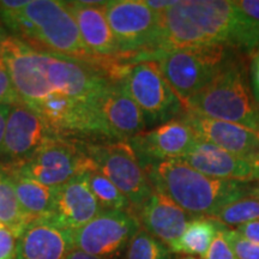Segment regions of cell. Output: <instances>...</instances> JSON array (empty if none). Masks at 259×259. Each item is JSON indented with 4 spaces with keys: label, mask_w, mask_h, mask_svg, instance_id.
Wrapping results in <instances>:
<instances>
[{
    "label": "cell",
    "mask_w": 259,
    "mask_h": 259,
    "mask_svg": "<svg viewBox=\"0 0 259 259\" xmlns=\"http://www.w3.org/2000/svg\"><path fill=\"white\" fill-rule=\"evenodd\" d=\"M0 57L19 105L40 115L60 136H101L97 102L116 78V60L85 61L46 53L9 35L0 37Z\"/></svg>",
    "instance_id": "6da1fadb"
},
{
    "label": "cell",
    "mask_w": 259,
    "mask_h": 259,
    "mask_svg": "<svg viewBox=\"0 0 259 259\" xmlns=\"http://www.w3.org/2000/svg\"><path fill=\"white\" fill-rule=\"evenodd\" d=\"M225 46L246 58L259 53V21L228 0H179L160 12L156 51Z\"/></svg>",
    "instance_id": "7a4b0ae2"
},
{
    "label": "cell",
    "mask_w": 259,
    "mask_h": 259,
    "mask_svg": "<svg viewBox=\"0 0 259 259\" xmlns=\"http://www.w3.org/2000/svg\"><path fill=\"white\" fill-rule=\"evenodd\" d=\"M0 21L31 47L46 53L85 61L88 56L66 2L0 0Z\"/></svg>",
    "instance_id": "3957f363"
},
{
    "label": "cell",
    "mask_w": 259,
    "mask_h": 259,
    "mask_svg": "<svg viewBox=\"0 0 259 259\" xmlns=\"http://www.w3.org/2000/svg\"><path fill=\"white\" fill-rule=\"evenodd\" d=\"M154 190L166 194L193 218L210 219L227 204L251 193L253 181L222 180L199 173L183 160L144 168Z\"/></svg>",
    "instance_id": "277c9868"
},
{
    "label": "cell",
    "mask_w": 259,
    "mask_h": 259,
    "mask_svg": "<svg viewBox=\"0 0 259 259\" xmlns=\"http://www.w3.org/2000/svg\"><path fill=\"white\" fill-rule=\"evenodd\" d=\"M248 60L233 53L215 78L187 102L185 111L234 122L258 134L259 106L251 90Z\"/></svg>",
    "instance_id": "5b68a950"
},
{
    "label": "cell",
    "mask_w": 259,
    "mask_h": 259,
    "mask_svg": "<svg viewBox=\"0 0 259 259\" xmlns=\"http://www.w3.org/2000/svg\"><path fill=\"white\" fill-rule=\"evenodd\" d=\"M233 53L236 52L225 46H203L160 52L147 60L156 61L185 107L215 78Z\"/></svg>",
    "instance_id": "8992f818"
},
{
    "label": "cell",
    "mask_w": 259,
    "mask_h": 259,
    "mask_svg": "<svg viewBox=\"0 0 259 259\" xmlns=\"http://www.w3.org/2000/svg\"><path fill=\"white\" fill-rule=\"evenodd\" d=\"M119 79L141 109L147 127H156L185 112L184 103L168 84L156 61H125Z\"/></svg>",
    "instance_id": "52a82bcc"
},
{
    "label": "cell",
    "mask_w": 259,
    "mask_h": 259,
    "mask_svg": "<svg viewBox=\"0 0 259 259\" xmlns=\"http://www.w3.org/2000/svg\"><path fill=\"white\" fill-rule=\"evenodd\" d=\"M106 15L122 61H138L156 51L160 38V12L143 0L106 2Z\"/></svg>",
    "instance_id": "ba28073f"
},
{
    "label": "cell",
    "mask_w": 259,
    "mask_h": 259,
    "mask_svg": "<svg viewBox=\"0 0 259 259\" xmlns=\"http://www.w3.org/2000/svg\"><path fill=\"white\" fill-rule=\"evenodd\" d=\"M88 157L128 200L130 208L137 213L150 198L154 187L139 163L137 155L127 142L108 141L105 143H84Z\"/></svg>",
    "instance_id": "9c48e42d"
},
{
    "label": "cell",
    "mask_w": 259,
    "mask_h": 259,
    "mask_svg": "<svg viewBox=\"0 0 259 259\" xmlns=\"http://www.w3.org/2000/svg\"><path fill=\"white\" fill-rule=\"evenodd\" d=\"M9 166L50 187L60 186L79 174L95 169L84 143L71 141L65 136L50 139L23 163Z\"/></svg>",
    "instance_id": "30bf717a"
},
{
    "label": "cell",
    "mask_w": 259,
    "mask_h": 259,
    "mask_svg": "<svg viewBox=\"0 0 259 259\" xmlns=\"http://www.w3.org/2000/svg\"><path fill=\"white\" fill-rule=\"evenodd\" d=\"M139 228L141 223L132 210H103L72 232L73 246L96 257L116 259Z\"/></svg>",
    "instance_id": "8fae6325"
},
{
    "label": "cell",
    "mask_w": 259,
    "mask_h": 259,
    "mask_svg": "<svg viewBox=\"0 0 259 259\" xmlns=\"http://www.w3.org/2000/svg\"><path fill=\"white\" fill-rule=\"evenodd\" d=\"M199 139L181 116L143 131L130 139L141 163L145 167L158 162L183 160Z\"/></svg>",
    "instance_id": "7c38bea8"
},
{
    "label": "cell",
    "mask_w": 259,
    "mask_h": 259,
    "mask_svg": "<svg viewBox=\"0 0 259 259\" xmlns=\"http://www.w3.org/2000/svg\"><path fill=\"white\" fill-rule=\"evenodd\" d=\"M57 136L60 135L31 109L22 105L12 106L6 122L0 158L5 164L23 163Z\"/></svg>",
    "instance_id": "4fadbf2b"
},
{
    "label": "cell",
    "mask_w": 259,
    "mask_h": 259,
    "mask_svg": "<svg viewBox=\"0 0 259 259\" xmlns=\"http://www.w3.org/2000/svg\"><path fill=\"white\" fill-rule=\"evenodd\" d=\"M97 113L109 141L128 142L147 128L141 109L125 92L120 79L112 80L100 96Z\"/></svg>",
    "instance_id": "5bb4252c"
},
{
    "label": "cell",
    "mask_w": 259,
    "mask_h": 259,
    "mask_svg": "<svg viewBox=\"0 0 259 259\" xmlns=\"http://www.w3.org/2000/svg\"><path fill=\"white\" fill-rule=\"evenodd\" d=\"M83 46L93 60L119 59V48L106 15V2H66Z\"/></svg>",
    "instance_id": "9a60e30c"
},
{
    "label": "cell",
    "mask_w": 259,
    "mask_h": 259,
    "mask_svg": "<svg viewBox=\"0 0 259 259\" xmlns=\"http://www.w3.org/2000/svg\"><path fill=\"white\" fill-rule=\"evenodd\" d=\"M73 248L72 232L51 218H38L19 233L15 259H65Z\"/></svg>",
    "instance_id": "2e32d148"
},
{
    "label": "cell",
    "mask_w": 259,
    "mask_h": 259,
    "mask_svg": "<svg viewBox=\"0 0 259 259\" xmlns=\"http://www.w3.org/2000/svg\"><path fill=\"white\" fill-rule=\"evenodd\" d=\"M102 211L90 191L85 171L63 185L54 187L53 208L48 218L73 232Z\"/></svg>",
    "instance_id": "e0dca14e"
},
{
    "label": "cell",
    "mask_w": 259,
    "mask_h": 259,
    "mask_svg": "<svg viewBox=\"0 0 259 259\" xmlns=\"http://www.w3.org/2000/svg\"><path fill=\"white\" fill-rule=\"evenodd\" d=\"M192 128L199 141L246 158L259 150V134L245 126L208 118L198 113L185 111L180 115Z\"/></svg>",
    "instance_id": "ac0fdd59"
},
{
    "label": "cell",
    "mask_w": 259,
    "mask_h": 259,
    "mask_svg": "<svg viewBox=\"0 0 259 259\" xmlns=\"http://www.w3.org/2000/svg\"><path fill=\"white\" fill-rule=\"evenodd\" d=\"M136 216L142 228L163 242L170 251H173L189 223L197 219L156 190Z\"/></svg>",
    "instance_id": "d6986e66"
},
{
    "label": "cell",
    "mask_w": 259,
    "mask_h": 259,
    "mask_svg": "<svg viewBox=\"0 0 259 259\" xmlns=\"http://www.w3.org/2000/svg\"><path fill=\"white\" fill-rule=\"evenodd\" d=\"M183 161L199 173L215 179L252 181L251 167L246 158L206 142H197Z\"/></svg>",
    "instance_id": "ffe728a7"
},
{
    "label": "cell",
    "mask_w": 259,
    "mask_h": 259,
    "mask_svg": "<svg viewBox=\"0 0 259 259\" xmlns=\"http://www.w3.org/2000/svg\"><path fill=\"white\" fill-rule=\"evenodd\" d=\"M5 164V163H3ZM12 184H14L18 202L28 219L48 218L53 208L54 187H50L31 179L9 164H5Z\"/></svg>",
    "instance_id": "44dd1931"
},
{
    "label": "cell",
    "mask_w": 259,
    "mask_h": 259,
    "mask_svg": "<svg viewBox=\"0 0 259 259\" xmlns=\"http://www.w3.org/2000/svg\"><path fill=\"white\" fill-rule=\"evenodd\" d=\"M219 228L220 223L211 219H193L186 227L185 232L171 252L178 254H186L190 257L199 255L204 258L218 234Z\"/></svg>",
    "instance_id": "7402d4cb"
},
{
    "label": "cell",
    "mask_w": 259,
    "mask_h": 259,
    "mask_svg": "<svg viewBox=\"0 0 259 259\" xmlns=\"http://www.w3.org/2000/svg\"><path fill=\"white\" fill-rule=\"evenodd\" d=\"M28 222L30 220L18 202L9 171L5 164L0 163V225L8 227L18 236Z\"/></svg>",
    "instance_id": "603a6c76"
},
{
    "label": "cell",
    "mask_w": 259,
    "mask_h": 259,
    "mask_svg": "<svg viewBox=\"0 0 259 259\" xmlns=\"http://www.w3.org/2000/svg\"><path fill=\"white\" fill-rule=\"evenodd\" d=\"M210 219L227 228H238L245 223L259 221V198L251 191L247 196L222 206Z\"/></svg>",
    "instance_id": "cb8c5ba5"
},
{
    "label": "cell",
    "mask_w": 259,
    "mask_h": 259,
    "mask_svg": "<svg viewBox=\"0 0 259 259\" xmlns=\"http://www.w3.org/2000/svg\"><path fill=\"white\" fill-rule=\"evenodd\" d=\"M87 179L90 191L102 210H131L126 197L101 171L97 169L88 170Z\"/></svg>",
    "instance_id": "d4e9b609"
},
{
    "label": "cell",
    "mask_w": 259,
    "mask_h": 259,
    "mask_svg": "<svg viewBox=\"0 0 259 259\" xmlns=\"http://www.w3.org/2000/svg\"><path fill=\"white\" fill-rule=\"evenodd\" d=\"M173 252L163 242L139 228L124 252V259H174Z\"/></svg>",
    "instance_id": "484cf974"
},
{
    "label": "cell",
    "mask_w": 259,
    "mask_h": 259,
    "mask_svg": "<svg viewBox=\"0 0 259 259\" xmlns=\"http://www.w3.org/2000/svg\"><path fill=\"white\" fill-rule=\"evenodd\" d=\"M222 232L236 259H259V244L247 240L236 229L223 226Z\"/></svg>",
    "instance_id": "4316f807"
},
{
    "label": "cell",
    "mask_w": 259,
    "mask_h": 259,
    "mask_svg": "<svg viewBox=\"0 0 259 259\" xmlns=\"http://www.w3.org/2000/svg\"><path fill=\"white\" fill-rule=\"evenodd\" d=\"M0 103L10 106L19 105L18 95L2 57H0Z\"/></svg>",
    "instance_id": "83f0119b"
},
{
    "label": "cell",
    "mask_w": 259,
    "mask_h": 259,
    "mask_svg": "<svg viewBox=\"0 0 259 259\" xmlns=\"http://www.w3.org/2000/svg\"><path fill=\"white\" fill-rule=\"evenodd\" d=\"M222 227L223 226L220 225L218 234L210 245L206 254L204 255V259H236L234 252L223 235Z\"/></svg>",
    "instance_id": "f1b7e54d"
},
{
    "label": "cell",
    "mask_w": 259,
    "mask_h": 259,
    "mask_svg": "<svg viewBox=\"0 0 259 259\" xmlns=\"http://www.w3.org/2000/svg\"><path fill=\"white\" fill-rule=\"evenodd\" d=\"M17 238L11 229L0 225V259H15Z\"/></svg>",
    "instance_id": "f546056e"
},
{
    "label": "cell",
    "mask_w": 259,
    "mask_h": 259,
    "mask_svg": "<svg viewBox=\"0 0 259 259\" xmlns=\"http://www.w3.org/2000/svg\"><path fill=\"white\" fill-rule=\"evenodd\" d=\"M248 77L254 101L259 106V53L252 56L248 60Z\"/></svg>",
    "instance_id": "4dcf8cb0"
},
{
    "label": "cell",
    "mask_w": 259,
    "mask_h": 259,
    "mask_svg": "<svg viewBox=\"0 0 259 259\" xmlns=\"http://www.w3.org/2000/svg\"><path fill=\"white\" fill-rule=\"evenodd\" d=\"M235 229L247 240L259 244V221L245 223Z\"/></svg>",
    "instance_id": "1f68e13d"
},
{
    "label": "cell",
    "mask_w": 259,
    "mask_h": 259,
    "mask_svg": "<svg viewBox=\"0 0 259 259\" xmlns=\"http://www.w3.org/2000/svg\"><path fill=\"white\" fill-rule=\"evenodd\" d=\"M234 4L244 14L259 21V0H238Z\"/></svg>",
    "instance_id": "d6a6232c"
},
{
    "label": "cell",
    "mask_w": 259,
    "mask_h": 259,
    "mask_svg": "<svg viewBox=\"0 0 259 259\" xmlns=\"http://www.w3.org/2000/svg\"><path fill=\"white\" fill-rule=\"evenodd\" d=\"M11 107L12 106H10V105L0 103V156H2L3 145H4L6 122H8L9 114H10V112H11Z\"/></svg>",
    "instance_id": "836d02e7"
},
{
    "label": "cell",
    "mask_w": 259,
    "mask_h": 259,
    "mask_svg": "<svg viewBox=\"0 0 259 259\" xmlns=\"http://www.w3.org/2000/svg\"><path fill=\"white\" fill-rule=\"evenodd\" d=\"M246 160L250 163L252 181H253V183H259V150H257L253 154H251L250 156L246 157Z\"/></svg>",
    "instance_id": "e575fe53"
},
{
    "label": "cell",
    "mask_w": 259,
    "mask_h": 259,
    "mask_svg": "<svg viewBox=\"0 0 259 259\" xmlns=\"http://www.w3.org/2000/svg\"><path fill=\"white\" fill-rule=\"evenodd\" d=\"M176 3V0H167V2H162V0H148V2H145V4L150 9L155 10V11L161 12L167 10L168 8H170V6H173Z\"/></svg>",
    "instance_id": "d590c367"
},
{
    "label": "cell",
    "mask_w": 259,
    "mask_h": 259,
    "mask_svg": "<svg viewBox=\"0 0 259 259\" xmlns=\"http://www.w3.org/2000/svg\"><path fill=\"white\" fill-rule=\"evenodd\" d=\"M65 259H108V258H101V257H96V255L89 254L87 252H83L78 250V248H73V250L70 251V253L66 255Z\"/></svg>",
    "instance_id": "8d00e7d4"
},
{
    "label": "cell",
    "mask_w": 259,
    "mask_h": 259,
    "mask_svg": "<svg viewBox=\"0 0 259 259\" xmlns=\"http://www.w3.org/2000/svg\"><path fill=\"white\" fill-rule=\"evenodd\" d=\"M252 194H254L259 198V183H254L253 187H252Z\"/></svg>",
    "instance_id": "74e56055"
},
{
    "label": "cell",
    "mask_w": 259,
    "mask_h": 259,
    "mask_svg": "<svg viewBox=\"0 0 259 259\" xmlns=\"http://www.w3.org/2000/svg\"><path fill=\"white\" fill-rule=\"evenodd\" d=\"M183 259H198V258H194V257H185V258H183Z\"/></svg>",
    "instance_id": "f35d334b"
},
{
    "label": "cell",
    "mask_w": 259,
    "mask_h": 259,
    "mask_svg": "<svg viewBox=\"0 0 259 259\" xmlns=\"http://www.w3.org/2000/svg\"><path fill=\"white\" fill-rule=\"evenodd\" d=\"M258 134H259V130H258Z\"/></svg>",
    "instance_id": "ab89813d"
}]
</instances>
